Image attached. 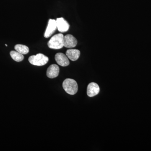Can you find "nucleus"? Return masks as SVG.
I'll use <instances>...</instances> for the list:
<instances>
[{
  "mask_svg": "<svg viewBox=\"0 0 151 151\" xmlns=\"http://www.w3.org/2000/svg\"><path fill=\"white\" fill-rule=\"evenodd\" d=\"M64 36L62 34L55 35L49 41L48 47L53 49H60L64 46Z\"/></svg>",
  "mask_w": 151,
  "mask_h": 151,
  "instance_id": "obj_1",
  "label": "nucleus"
},
{
  "mask_svg": "<svg viewBox=\"0 0 151 151\" xmlns=\"http://www.w3.org/2000/svg\"><path fill=\"white\" fill-rule=\"evenodd\" d=\"M63 87L66 93L70 95H74L78 91L77 82L74 79L71 78H67L63 81Z\"/></svg>",
  "mask_w": 151,
  "mask_h": 151,
  "instance_id": "obj_2",
  "label": "nucleus"
},
{
  "mask_svg": "<svg viewBox=\"0 0 151 151\" xmlns=\"http://www.w3.org/2000/svg\"><path fill=\"white\" fill-rule=\"evenodd\" d=\"M29 61L32 65L37 66H42L48 62L49 58L47 57L42 53H38L36 55H32L29 58Z\"/></svg>",
  "mask_w": 151,
  "mask_h": 151,
  "instance_id": "obj_3",
  "label": "nucleus"
},
{
  "mask_svg": "<svg viewBox=\"0 0 151 151\" xmlns=\"http://www.w3.org/2000/svg\"><path fill=\"white\" fill-rule=\"evenodd\" d=\"M57 28L56 20L51 19L49 20L48 24L44 34L45 37L48 38L51 36L55 31Z\"/></svg>",
  "mask_w": 151,
  "mask_h": 151,
  "instance_id": "obj_4",
  "label": "nucleus"
},
{
  "mask_svg": "<svg viewBox=\"0 0 151 151\" xmlns=\"http://www.w3.org/2000/svg\"><path fill=\"white\" fill-rule=\"evenodd\" d=\"M56 22L57 27L59 32H65L69 29L70 27L69 24L63 18L57 19Z\"/></svg>",
  "mask_w": 151,
  "mask_h": 151,
  "instance_id": "obj_5",
  "label": "nucleus"
},
{
  "mask_svg": "<svg viewBox=\"0 0 151 151\" xmlns=\"http://www.w3.org/2000/svg\"><path fill=\"white\" fill-rule=\"evenodd\" d=\"M55 58L57 63L60 66L65 67L69 65L70 63L68 58L63 53L61 52L57 53L55 55Z\"/></svg>",
  "mask_w": 151,
  "mask_h": 151,
  "instance_id": "obj_6",
  "label": "nucleus"
},
{
  "mask_svg": "<svg viewBox=\"0 0 151 151\" xmlns=\"http://www.w3.org/2000/svg\"><path fill=\"white\" fill-rule=\"evenodd\" d=\"M100 88L97 83L92 82L87 86V94L89 97H93L99 94Z\"/></svg>",
  "mask_w": 151,
  "mask_h": 151,
  "instance_id": "obj_7",
  "label": "nucleus"
},
{
  "mask_svg": "<svg viewBox=\"0 0 151 151\" xmlns=\"http://www.w3.org/2000/svg\"><path fill=\"white\" fill-rule=\"evenodd\" d=\"M64 46L67 48L74 47L77 45V40L71 35H67L64 36Z\"/></svg>",
  "mask_w": 151,
  "mask_h": 151,
  "instance_id": "obj_8",
  "label": "nucleus"
},
{
  "mask_svg": "<svg viewBox=\"0 0 151 151\" xmlns=\"http://www.w3.org/2000/svg\"><path fill=\"white\" fill-rule=\"evenodd\" d=\"M59 68L56 64H52L47 70L46 75L48 78H56L59 75Z\"/></svg>",
  "mask_w": 151,
  "mask_h": 151,
  "instance_id": "obj_9",
  "label": "nucleus"
},
{
  "mask_svg": "<svg viewBox=\"0 0 151 151\" xmlns=\"http://www.w3.org/2000/svg\"><path fill=\"white\" fill-rule=\"evenodd\" d=\"M66 55L68 59L72 61H76L78 59L80 56V51L78 50L70 49L66 51Z\"/></svg>",
  "mask_w": 151,
  "mask_h": 151,
  "instance_id": "obj_10",
  "label": "nucleus"
},
{
  "mask_svg": "<svg viewBox=\"0 0 151 151\" xmlns=\"http://www.w3.org/2000/svg\"><path fill=\"white\" fill-rule=\"evenodd\" d=\"M11 57L15 61L17 62H20L23 60L24 58L23 55L19 53L18 52L16 51H11L10 53Z\"/></svg>",
  "mask_w": 151,
  "mask_h": 151,
  "instance_id": "obj_11",
  "label": "nucleus"
},
{
  "mask_svg": "<svg viewBox=\"0 0 151 151\" xmlns=\"http://www.w3.org/2000/svg\"><path fill=\"white\" fill-rule=\"evenodd\" d=\"M14 48L17 51L23 55L27 54L29 52L28 47L23 45H16L14 47Z\"/></svg>",
  "mask_w": 151,
  "mask_h": 151,
  "instance_id": "obj_12",
  "label": "nucleus"
},
{
  "mask_svg": "<svg viewBox=\"0 0 151 151\" xmlns=\"http://www.w3.org/2000/svg\"><path fill=\"white\" fill-rule=\"evenodd\" d=\"M5 45H6V46H7V45L6 44H5Z\"/></svg>",
  "mask_w": 151,
  "mask_h": 151,
  "instance_id": "obj_13",
  "label": "nucleus"
}]
</instances>
